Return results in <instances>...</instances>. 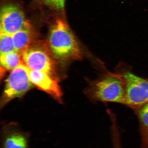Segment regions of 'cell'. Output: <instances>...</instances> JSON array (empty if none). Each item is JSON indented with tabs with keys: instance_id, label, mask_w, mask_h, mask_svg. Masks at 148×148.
Listing matches in <instances>:
<instances>
[{
	"instance_id": "6da1fadb",
	"label": "cell",
	"mask_w": 148,
	"mask_h": 148,
	"mask_svg": "<svg viewBox=\"0 0 148 148\" xmlns=\"http://www.w3.org/2000/svg\"><path fill=\"white\" fill-rule=\"evenodd\" d=\"M50 14L48 18L47 43L53 58L62 62L81 60L82 51L68 25L65 12Z\"/></svg>"
},
{
	"instance_id": "7a4b0ae2",
	"label": "cell",
	"mask_w": 148,
	"mask_h": 148,
	"mask_svg": "<svg viewBox=\"0 0 148 148\" xmlns=\"http://www.w3.org/2000/svg\"><path fill=\"white\" fill-rule=\"evenodd\" d=\"M88 82L84 93L91 101L125 105V83L121 73H109Z\"/></svg>"
},
{
	"instance_id": "3957f363",
	"label": "cell",
	"mask_w": 148,
	"mask_h": 148,
	"mask_svg": "<svg viewBox=\"0 0 148 148\" xmlns=\"http://www.w3.org/2000/svg\"><path fill=\"white\" fill-rule=\"evenodd\" d=\"M23 64L29 69L57 78L55 62L47 42L35 41L22 55Z\"/></svg>"
},
{
	"instance_id": "277c9868",
	"label": "cell",
	"mask_w": 148,
	"mask_h": 148,
	"mask_svg": "<svg viewBox=\"0 0 148 148\" xmlns=\"http://www.w3.org/2000/svg\"><path fill=\"white\" fill-rule=\"evenodd\" d=\"M0 33L12 35L29 21L21 0H1Z\"/></svg>"
},
{
	"instance_id": "5b68a950",
	"label": "cell",
	"mask_w": 148,
	"mask_h": 148,
	"mask_svg": "<svg viewBox=\"0 0 148 148\" xmlns=\"http://www.w3.org/2000/svg\"><path fill=\"white\" fill-rule=\"evenodd\" d=\"M28 68L23 64L12 70L5 81L0 103L3 108L12 99L23 97L34 86L29 78Z\"/></svg>"
},
{
	"instance_id": "8992f818",
	"label": "cell",
	"mask_w": 148,
	"mask_h": 148,
	"mask_svg": "<svg viewBox=\"0 0 148 148\" xmlns=\"http://www.w3.org/2000/svg\"><path fill=\"white\" fill-rule=\"evenodd\" d=\"M121 73L125 83V105L136 111L148 103V80L130 71Z\"/></svg>"
},
{
	"instance_id": "52a82bcc",
	"label": "cell",
	"mask_w": 148,
	"mask_h": 148,
	"mask_svg": "<svg viewBox=\"0 0 148 148\" xmlns=\"http://www.w3.org/2000/svg\"><path fill=\"white\" fill-rule=\"evenodd\" d=\"M28 71L29 78L33 84L49 94L59 103H62V92L58 78L43 72L34 71L29 68Z\"/></svg>"
},
{
	"instance_id": "ba28073f",
	"label": "cell",
	"mask_w": 148,
	"mask_h": 148,
	"mask_svg": "<svg viewBox=\"0 0 148 148\" xmlns=\"http://www.w3.org/2000/svg\"><path fill=\"white\" fill-rule=\"evenodd\" d=\"M28 141L29 134L23 132L17 123H8L2 129V148H29Z\"/></svg>"
},
{
	"instance_id": "9c48e42d",
	"label": "cell",
	"mask_w": 148,
	"mask_h": 148,
	"mask_svg": "<svg viewBox=\"0 0 148 148\" xmlns=\"http://www.w3.org/2000/svg\"><path fill=\"white\" fill-rule=\"evenodd\" d=\"M35 30L29 21L23 28L12 35L15 51L21 55L36 40Z\"/></svg>"
},
{
	"instance_id": "30bf717a",
	"label": "cell",
	"mask_w": 148,
	"mask_h": 148,
	"mask_svg": "<svg viewBox=\"0 0 148 148\" xmlns=\"http://www.w3.org/2000/svg\"><path fill=\"white\" fill-rule=\"evenodd\" d=\"M139 123L141 148H148V103L135 111Z\"/></svg>"
},
{
	"instance_id": "8fae6325",
	"label": "cell",
	"mask_w": 148,
	"mask_h": 148,
	"mask_svg": "<svg viewBox=\"0 0 148 148\" xmlns=\"http://www.w3.org/2000/svg\"><path fill=\"white\" fill-rule=\"evenodd\" d=\"M1 73L7 70H13L23 64L22 55L16 51L1 55Z\"/></svg>"
},
{
	"instance_id": "7c38bea8",
	"label": "cell",
	"mask_w": 148,
	"mask_h": 148,
	"mask_svg": "<svg viewBox=\"0 0 148 148\" xmlns=\"http://www.w3.org/2000/svg\"><path fill=\"white\" fill-rule=\"evenodd\" d=\"M66 0H34L36 4L52 13L65 12Z\"/></svg>"
},
{
	"instance_id": "4fadbf2b",
	"label": "cell",
	"mask_w": 148,
	"mask_h": 148,
	"mask_svg": "<svg viewBox=\"0 0 148 148\" xmlns=\"http://www.w3.org/2000/svg\"><path fill=\"white\" fill-rule=\"evenodd\" d=\"M15 51L12 35L0 33L1 55Z\"/></svg>"
}]
</instances>
